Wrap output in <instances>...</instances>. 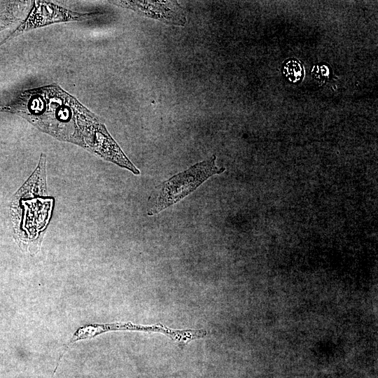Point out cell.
<instances>
[{
  "instance_id": "obj_1",
  "label": "cell",
  "mask_w": 378,
  "mask_h": 378,
  "mask_svg": "<svg viewBox=\"0 0 378 378\" xmlns=\"http://www.w3.org/2000/svg\"><path fill=\"white\" fill-rule=\"evenodd\" d=\"M0 112L20 115L43 132L120 167L129 162L99 117L56 84L22 91L0 104Z\"/></svg>"
},
{
  "instance_id": "obj_2",
  "label": "cell",
  "mask_w": 378,
  "mask_h": 378,
  "mask_svg": "<svg viewBox=\"0 0 378 378\" xmlns=\"http://www.w3.org/2000/svg\"><path fill=\"white\" fill-rule=\"evenodd\" d=\"M45 171L46 155L41 153L37 168L15 195L22 206L18 239L31 251L39 247L53 206V199L46 195Z\"/></svg>"
},
{
  "instance_id": "obj_3",
  "label": "cell",
  "mask_w": 378,
  "mask_h": 378,
  "mask_svg": "<svg viewBox=\"0 0 378 378\" xmlns=\"http://www.w3.org/2000/svg\"><path fill=\"white\" fill-rule=\"evenodd\" d=\"M216 160V155H212L163 182L147 215L152 216L160 213L194 192L212 176L223 173L225 168L217 167Z\"/></svg>"
},
{
  "instance_id": "obj_4",
  "label": "cell",
  "mask_w": 378,
  "mask_h": 378,
  "mask_svg": "<svg viewBox=\"0 0 378 378\" xmlns=\"http://www.w3.org/2000/svg\"><path fill=\"white\" fill-rule=\"evenodd\" d=\"M31 2V8L25 19L0 42V46L19 35L35 29L56 23L90 20L103 13L99 11L75 12L46 1Z\"/></svg>"
},
{
  "instance_id": "obj_5",
  "label": "cell",
  "mask_w": 378,
  "mask_h": 378,
  "mask_svg": "<svg viewBox=\"0 0 378 378\" xmlns=\"http://www.w3.org/2000/svg\"><path fill=\"white\" fill-rule=\"evenodd\" d=\"M108 3L168 25L184 26L187 22L186 13L176 1H108Z\"/></svg>"
},
{
  "instance_id": "obj_6",
  "label": "cell",
  "mask_w": 378,
  "mask_h": 378,
  "mask_svg": "<svg viewBox=\"0 0 378 378\" xmlns=\"http://www.w3.org/2000/svg\"><path fill=\"white\" fill-rule=\"evenodd\" d=\"M281 69L284 76L293 83H297L303 78V66L298 59L292 58L285 61Z\"/></svg>"
}]
</instances>
